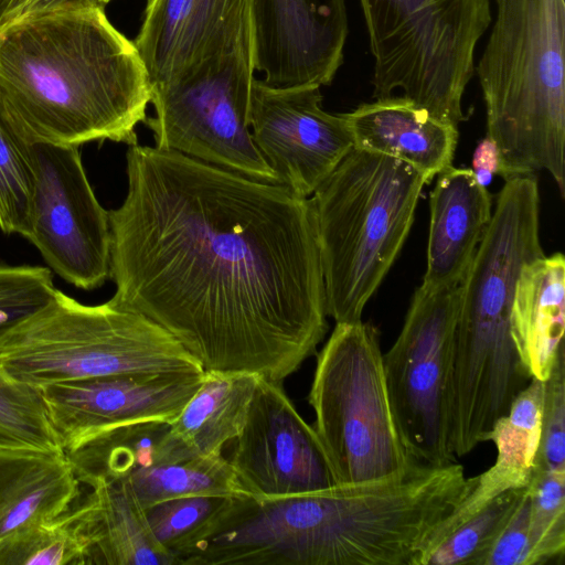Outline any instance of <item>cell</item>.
<instances>
[{
	"label": "cell",
	"mask_w": 565,
	"mask_h": 565,
	"mask_svg": "<svg viewBox=\"0 0 565 565\" xmlns=\"http://www.w3.org/2000/svg\"><path fill=\"white\" fill-rule=\"evenodd\" d=\"M108 211L119 307L169 331L206 372L280 382L328 330L311 198L132 145Z\"/></svg>",
	"instance_id": "obj_1"
},
{
	"label": "cell",
	"mask_w": 565,
	"mask_h": 565,
	"mask_svg": "<svg viewBox=\"0 0 565 565\" xmlns=\"http://www.w3.org/2000/svg\"><path fill=\"white\" fill-rule=\"evenodd\" d=\"M0 97L29 143L132 146L151 85L134 41L86 6L0 26Z\"/></svg>",
	"instance_id": "obj_2"
},
{
	"label": "cell",
	"mask_w": 565,
	"mask_h": 565,
	"mask_svg": "<svg viewBox=\"0 0 565 565\" xmlns=\"http://www.w3.org/2000/svg\"><path fill=\"white\" fill-rule=\"evenodd\" d=\"M475 73L505 180L547 171L565 196V0H495Z\"/></svg>",
	"instance_id": "obj_3"
},
{
	"label": "cell",
	"mask_w": 565,
	"mask_h": 565,
	"mask_svg": "<svg viewBox=\"0 0 565 565\" xmlns=\"http://www.w3.org/2000/svg\"><path fill=\"white\" fill-rule=\"evenodd\" d=\"M543 255L537 179H508L461 282L449 379L457 406L501 411L529 384L511 333V309L523 266Z\"/></svg>",
	"instance_id": "obj_4"
},
{
	"label": "cell",
	"mask_w": 565,
	"mask_h": 565,
	"mask_svg": "<svg viewBox=\"0 0 565 565\" xmlns=\"http://www.w3.org/2000/svg\"><path fill=\"white\" fill-rule=\"evenodd\" d=\"M426 184L408 163L353 148L312 194L327 313L335 323L362 320L408 236Z\"/></svg>",
	"instance_id": "obj_5"
},
{
	"label": "cell",
	"mask_w": 565,
	"mask_h": 565,
	"mask_svg": "<svg viewBox=\"0 0 565 565\" xmlns=\"http://www.w3.org/2000/svg\"><path fill=\"white\" fill-rule=\"evenodd\" d=\"M0 369L42 390L102 376L204 372L164 328L110 299L85 305L62 290L0 337Z\"/></svg>",
	"instance_id": "obj_6"
},
{
	"label": "cell",
	"mask_w": 565,
	"mask_h": 565,
	"mask_svg": "<svg viewBox=\"0 0 565 565\" xmlns=\"http://www.w3.org/2000/svg\"><path fill=\"white\" fill-rule=\"evenodd\" d=\"M374 60L373 98L402 95L457 126L490 0H359Z\"/></svg>",
	"instance_id": "obj_7"
},
{
	"label": "cell",
	"mask_w": 565,
	"mask_h": 565,
	"mask_svg": "<svg viewBox=\"0 0 565 565\" xmlns=\"http://www.w3.org/2000/svg\"><path fill=\"white\" fill-rule=\"evenodd\" d=\"M308 402L337 484L385 480L416 461L397 429L372 324L335 323L317 354Z\"/></svg>",
	"instance_id": "obj_8"
},
{
	"label": "cell",
	"mask_w": 565,
	"mask_h": 565,
	"mask_svg": "<svg viewBox=\"0 0 565 565\" xmlns=\"http://www.w3.org/2000/svg\"><path fill=\"white\" fill-rule=\"evenodd\" d=\"M254 72L250 26L231 46L152 85L156 116L143 124L156 148L278 184L249 131Z\"/></svg>",
	"instance_id": "obj_9"
},
{
	"label": "cell",
	"mask_w": 565,
	"mask_h": 565,
	"mask_svg": "<svg viewBox=\"0 0 565 565\" xmlns=\"http://www.w3.org/2000/svg\"><path fill=\"white\" fill-rule=\"evenodd\" d=\"M461 284L420 285L401 332L383 353L387 390L401 439L418 462L457 461L449 444L448 387Z\"/></svg>",
	"instance_id": "obj_10"
},
{
	"label": "cell",
	"mask_w": 565,
	"mask_h": 565,
	"mask_svg": "<svg viewBox=\"0 0 565 565\" xmlns=\"http://www.w3.org/2000/svg\"><path fill=\"white\" fill-rule=\"evenodd\" d=\"M33 171L29 231L51 270L92 290L110 278L109 213L97 200L79 147L28 142Z\"/></svg>",
	"instance_id": "obj_11"
},
{
	"label": "cell",
	"mask_w": 565,
	"mask_h": 565,
	"mask_svg": "<svg viewBox=\"0 0 565 565\" xmlns=\"http://www.w3.org/2000/svg\"><path fill=\"white\" fill-rule=\"evenodd\" d=\"M319 86L271 87L254 78L248 122L278 184L311 196L354 148L342 114L322 108Z\"/></svg>",
	"instance_id": "obj_12"
},
{
	"label": "cell",
	"mask_w": 565,
	"mask_h": 565,
	"mask_svg": "<svg viewBox=\"0 0 565 565\" xmlns=\"http://www.w3.org/2000/svg\"><path fill=\"white\" fill-rule=\"evenodd\" d=\"M234 440L228 461L254 498L337 486L313 427L300 416L280 382L259 376L246 422Z\"/></svg>",
	"instance_id": "obj_13"
},
{
	"label": "cell",
	"mask_w": 565,
	"mask_h": 565,
	"mask_svg": "<svg viewBox=\"0 0 565 565\" xmlns=\"http://www.w3.org/2000/svg\"><path fill=\"white\" fill-rule=\"evenodd\" d=\"M204 372L138 373L65 381L42 388L65 454L110 429L172 422L199 390Z\"/></svg>",
	"instance_id": "obj_14"
},
{
	"label": "cell",
	"mask_w": 565,
	"mask_h": 565,
	"mask_svg": "<svg viewBox=\"0 0 565 565\" xmlns=\"http://www.w3.org/2000/svg\"><path fill=\"white\" fill-rule=\"evenodd\" d=\"M254 65L271 87L330 85L343 63L345 0H249Z\"/></svg>",
	"instance_id": "obj_15"
},
{
	"label": "cell",
	"mask_w": 565,
	"mask_h": 565,
	"mask_svg": "<svg viewBox=\"0 0 565 565\" xmlns=\"http://www.w3.org/2000/svg\"><path fill=\"white\" fill-rule=\"evenodd\" d=\"M250 26L249 0H148L134 44L152 86L231 46Z\"/></svg>",
	"instance_id": "obj_16"
},
{
	"label": "cell",
	"mask_w": 565,
	"mask_h": 565,
	"mask_svg": "<svg viewBox=\"0 0 565 565\" xmlns=\"http://www.w3.org/2000/svg\"><path fill=\"white\" fill-rule=\"evenodd\" d=\"M342 115L355 149L404 161L424 174L428 184L452 166L458 127L403 95L362 103Z\"/></svg>",
	"instance_id": "obj_17"
},
{
	"label": "cell",
	"mask_w": 565,
	"mask_h": 565,
	"mask_svg": "<svg viewBox=\"0 0 565 565\" xmlns=\"http://www.w3.org/2000/svg\"><path fill=\"white\" fill-rule=\"evenodd\" d=\"M427 267L423 285L462 282L492 217V195L471 169L450 167L429 195Z\"/></svg>",
	"instance_id": "obj_18"
},
{
	"label": "cell",
	"mask_w": 565,
	"mask_h": 565,
	"mask_svg": "<svg viewBox=\"0 0 565 565\" xmlns=\"http://www.w3.org/2000/svg\"><path fill=\"white\" fill-rule=\"evenodd\" d=\"M88 487L70 508L85 543V565H179L121 483L98 480Z\"/></svg>",
	"instance_id": "obj_19"
},
{
	"label": "cell",
	"mask_w": 565,
	"mask_h": 565,
	"mask_svg": "<svg viewBox=\"0 0 565 565\" xmlns=\"http://www.w3.org/2000/svg\"><path fill=\"white\" fill-rule=\"evenodd\" d=\"M258 379L253 373L204 371L199 390L170 422L160 444L159 463L222 454L246 422Z\"/></svg>",
	"instance_id": "obj_20"
},
{
	"label": "cell",
	"mask_w": 565,
	"mask_h": 565,
	"mask_svg": "<svg viewBox=\"0 0 565 565\" xmlns=\"http://www.w3.org/2000/svg\"><path fill=\"white\" fill-rule=\"evenodd\" d=\"M82 484L63 451L0 450V540L68 511Z\"/></svg>",
	"instance_id": "obj_21"
},
{
	"label": "cell",
	"mask_w": 565,
	"mask_h": 565,
	"mask_svg": "<svg viewBox=\"0 0 565 565\" xmlns=\"http://www.w3.org/2000/svg\"><path fill=\"white\" fill-rule=\"evenodd\" d=\"M564 331L565 258L554 253L525 264L514 289L511 333L531 377L550 376Z\"/></svg>",
	"instance_id": "obj_22"
},
{
	"label": "cell",
	"mask_w": 565,
	"mask_h": 565,
	"mask_svg": "<svg viewBox=\"0 0 565 565\" xmlns=\"http://www.w3.org/2000/svg\"><path fill=\"white\" fill-rule=\"evenodd\" d=\"M118 482L141 509L182 497L239 498L248 494L222 454L141 468Z\"/></svg>",
	"instance_id": "obj_23"
},
{
	"label": "cell",
	"mask_w": 565,
	"mask_h": 565,
	"mask_svg": "<svg viewBox=\"0 0 565 565\" xmlns=\"http://www.w3.org/2000/svg\"><path fill=\"white\" fill-rule=\"evenodd\" d=\"M170 422L150 420L124 425L66 454L83 484L98 480L121 481L131 472L159 463L161 440Z\"/></svg>",
	"instance_id": "obj_24"
},
{
	"label": "cell",
	"mask_w": 565,
	"mask_h": 565,
	"mask_svg": "<svg viewBox=\"0 0 565 565\" xmlns=\"http://www.w3.org/2000/svg\"><path fill=\"white\" fill-rule=\"evenodd\" d=\"M0 450L63 451L53 431L42 390L12 380L1 369Z\"/></svg>",
	"instance_id": "obj_25"
},
{
	"label": "cell",
	"mask_w": 565,
	"mask_h": 565,
	"mask_svg": "<svg viewBox=\"0 0 565 565\" xmlns=\"http://www.w3.org/2000/svg\"><path fill=\"white\" fill-rule=\"evenodd\" d=\"M526 486L497 495L427 553L419 565H484Z\"/></svg>",
	"instance_id": "obj_26"
},
{
	"label": "cell",
	"mask_w": 565,
	"mask_h": 565,
	"mask_svg": "<svg viewBox=\"0 0 565 565\" xmlns=\"http://www.w3.org/2000/svg\"><path fill=\"white\" fill-rule=\"evenodd\" d=\"M0 565H85V543L70 509L0 540Z\"/></svg>",
	"instance_id": "obj_27"
},
{
	"label": "cell",
	"mask_w": 565,
	"mask_h": 565,
	"mask_svg": "<svg viewBox=\"0 0 565 565\" xmlns=\"http://www.w3.org/2000/svg\"><path fill=\"white\" fill-rule=\"evenodd\" d=\"M33 171L28 142L18 134L0 97V230L25 238L29 231Z\"/></svg>",
	"instance_id": "obj_28"
},
{
	"label": "cell",
	"mask_w": 565,
	"mask_h": 565,
	"mask_svg": "<svg viewBox=\"0 0 565 565\" xmlns=\"http://www.w3.org/2000/svg\"><path fill=\"white\" fill-rule=\"evenodd\" d=\"M530 497V565L547 564L565 551V471L534 467Z\"/></svg>",
	"instance_id": "obj_29"
},
{
	"label": "cell",
	"mask_w": 565,
	"mask_h": 565,
	"mask_svg": "<svg viewBox=\"0 0 565 565\" xmlns=\"http://www.w3.org/2000/svg\"><path fill=\"white\" fill-rule=\"evenodd\" d=\"M55 290L47 267L0 264V337L43 307Z\"/></svg>",
	"instance_id": "obj_30"
},
{
	"label": "cell",
	"mask_w": 565,
	"mask_h": 565,
	"mask_svg": "<svg viewBox=\"0 0 565 565\" xmlns=\"http://www.w3.org/2000/svg\"><path fill=\"white\" fill-rule=\"evenodd\" d=\"M225 500L226 497H182L154 503L142 511L156 540L173 554V551L201 527Z\"/></svg>",
	"instance_id": "obj_31"
},
{
	"label": "cell",
	"mask_w": 565,
	"mask_h": 565,
	"mask_svg": "<svg viewBox=\"0 0 565 565\" xmlns=\"http://www.w3.org/2000/svg\"><path fill=\"white\" fill-rule=\"evenodd\" d=\"M535 467L565 471V348L544 381L542 430Z\"/></svg>",
	"instance_id": "obj_32"
},
{
	"label": "cell",
	"mask_w": 565,
	"mask_h": 565,
	"mask_svg": "<svg viewBox=\"0 0 565 565\" xmlns=\"http://www.w3.org/2000/svg\"><path fill=\"white\" fill-rule=\"evenodd\" d=\"M530 482L504 524L484 565H530Z\"/></svg>",
	"instance_id": "obj_33"
},
{
	"label": "cell",
	"mask_w": 565,
	"mask_h": 565,
	"mask_svg": "<svg viewBox=\"0 0 565 565\" xmlns=\"http://www.w3.org/2000/svg\"><path fill=\"white\" fill-rule=\"evenodd\" d=\"M499 169V156L498 149L494 142L486 136L477 145L473 157L471 171L475 174L477 181L484 188H487L493 174H498Z\"/></svg>",
	"instance_id": "obj_34"
},
{
	"label": "cell",
	"mask_w": 565,
	"mask_h": 565,
	"mask_svg": "<svg viewBox=\"0 0 565 565\" xmlns=\"http://www.w3.org/2000/svg\"><path fill=\"white\" fill-rule=\"evenodd\" d=\"M86 6H89L87 0H29L19 17Z\"/></svg>",
	"instance_id": "obj_35"
},
{
	"label": "cell",
	"mask_w": 565,
	"mask_h": 565,
	"mask_svg": "<svg viewBox=\"0 0 565 565\" xmlns=\"http://www.w3.org/2000/svg\"><path fill=\"white\" fill-rule=\"evenodd\" d=\"M96 4L105 7L110 0H92Z\"/></svg>",
	"instance_id": "obj_36"
}]
</instances>
